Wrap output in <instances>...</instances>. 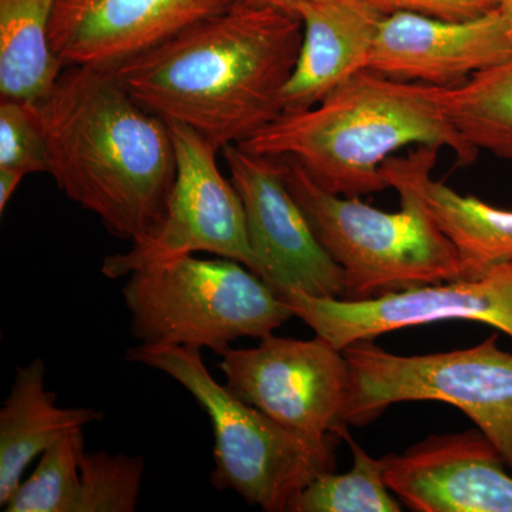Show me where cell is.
<instances>
[{
  "instance_id": "6da1fadb",
  "label": "cell",
  "mask_w": 512,
  "mask_h": 512,
  "mask_svg": "<svg viewBox=\"0 0 512 512\" xmlns=\"http://www.w3.org/2000/svg\"><path fill=\"white\" fill-rule=\"evenodd\" d=\"M302 37L298 16L237 2L113 72L141 106L222 150L284 113Z\"/></svg>"
},
{
  "instance_id": "7a4b0ae2",
  "label": "cell",
  "mask_w": 512,
  "mask_h": 512,
  "mask_svg": "<svg viewBox=\"0 0 512 512\" xmlns=\"http://www.w3.org/2000/svg\"><path fill=\"white\" fill-rule=\"evenodd\" d=\"M47 173L70 201L131 242L164 220L175 181L170 127L121 86L110 69L64 67L36 104Z\"/></svg>"
},
{
  "instance_id": "3957f363",
  "label": "cell",
  "mask_w": 512,
  "mask_h": 512,
  "mask_svg": "<svg viewBox=\"0 0 512 512\" xmlns=\"http://www.w3.org/2000/svg\"><path fill=\"white\" fill-rule=\"evenodd\" d=\"M446 147L458 163L478 153L448 116L443 87L357 73L311 109L286 111L239 147L291 157L332 194L359 198L389 188L383 165L407 146Z\"/></svg>"
},
{
  "instance_id": "277c9868",
  "label": "cell",
  "mask_w": 512,
  "mask_h": 512,
  "mask_svg": "<svg viewBox=\"0 0 512 512\" xmlns=\"http://www.w3.org/2000/svg\"><path fill=\"white\" fill-rule=\"evenodd\" d=\"M423 147L392 157L382 173L402 207L386 212L320 187L298 161L281 157L286 184L316 238L345 272V301H366L468 278L456 245L431 217L417 187Z\"/></svg>"
},
{
  "instance_id": "5b68a950",
  "label": "cell",
  "mask_w": 512,
  "mask_h": 512,
  "mask_svg": "<svg viewBox=\"0 0 512 512\" xmlns=\"http://www.w3.org/2000/svg\"><path fill=\"white\" fill-rule=\"evenodd\" d=\"M140 363L180 383L210 417L215 467L210 481L266 512L289 511L292 501L320 474L335 471L336 437L309 439L239 400L208 372L200 350L140 345L128 349Z\"/></svg>"
},
{
  "instance_id": "8992f818",
  "label": "cell",
  "mask_w": 512,
  "mask_h": 512,
  "mask_svg": "<svg viewBox=\"0 0 512 512\" xmlns=\"http://www.w3.org/2000/svg\"><path fill=\"white\" fill-rule=\"evenodd\" d=\"M141 345L211 349L261 339L292 318L284 299L247 266L228 258L170 259L128 275L121 289Z\"/></svg>"
},
{
  "instance_id": "52a82bcc",
  "label": "cell",
  "mask_w": 512,
  "mask_h": 512,
  "mask_svg": "<svg viewBox=\"0 0 512 512\" xmlns=\"http://www.w3.org/2000/svg\"><path fill=\"white\" fill-rule=\"evenodd\" d=\"M493 333L473 348L400 356L359 340L343 349L350 380L346 426L362 427L392 404L436 400L456 406L497 447L512 473V355Z\"/></svg>"
},
{
  "instance_id": "ba28073f",
  "label": "cell",
  "mask_w": 512,
  "mask_h": 512,
  "mask_svg": "<svg viewBox=\"0 0 512 512\" xmlns=\"http://www.w3.org/2000/svg\"><path fill=\"white\" fill-rule=\"evenodd\" d=\"M165 123L173 137L177 170L164 220L153 234L134 241L130 251L107 256L101 272L119 279L146 266L207 252L256 274L244 204L231 178L218 167L220 148L184 124Z\"/></svg>"
},
{
  "instance_id": "9c48e42d",
  "label": "cell",
  "mask_w": 512,
  "mask_h": 512,
  "mask_svg": "<svg viewBox=\"0 0 512 512\" xmlns=\"http://www.w3.org/2000/svg\"><path fill=\"white\" fill-rule=\"evenodd\" d=\"M259 340L256 348L222 353L218 366L229 392L309 439L339 437L348 429L343 412L350 372L343 350L318 335L298 340L269 333Z\"/></svg>"
},
{
  "instance_id": "30bf717a",
  "label": "cell",
  "mask_w": 512,
  "mask_h": 512,
  "mask_svg": "<svg viewBox=\"0 0 512 512\" xmlns=\"http://www.w3.org/2000/svg\"><path fill=\"white\" fill-rule=\"evenodd\" d=\"M281 298L293 316L339 350L393 330L453 319L494 326L512 338V262L478 278L414 286L366 301L318 298L302 291Z\"/></svg>"
},
{
  "instance_id": "8fae6325",
  "label": "cell",
  "mask_w": 512,
  "mask_h": 512,
  "mask_svg": "<svg viewBox=\"0 0 512 512\" xmlns=\"http://www.w3.org/2000/svg\"><path fill=\"white\" fill-rule=\"evenodd\" d=\"M222 156L244 204L256 275L279 296L302 291L342 299L345 272L325 248L286 184L281 157L258 156L239 146Z\"/></svg>"
},
{
  "instance_id": "7c38bea8",
  "label": "cell",
  "mask_w": 512,
  "mask_h": 512,
  "mask_svg": "<svg viewBox=\"0 0 512 512\" xmlns=\"http://www.w3.org/2000/svg\"><path fill=\"white\" fill-rule=\"evenodd\" d=\"M238 0H55L50 43L64 67L116 69Z\"/></svg>"
},
{
  "instance_id": "4fadbf2b",
  "label": "cell",
  "mask_w": 512,
  "mask_h": 512,
  "mask_svg": "<svg viewBox=\"0 0 512 512\" xmlns=\"http://www.w3.org/2000/svg\"><path fill=\"white\" fill-rule=\"evenodd\" d=\"M390 491L416 512H512V473L481 430L430 436L383 457Z\"/></svg>"
},
{
  "instance_id": "5bb4252c",
  "label": "cell",
  "mask_w": 512,
  "mask_h": 512,
  "mask_svg": "<svg viewBox=\"0 0 512 512\" xmlns=\"http://www.w3.org/2000/svg\"><path fill=\"white\" fill-rule=\"evenodd\" d=\"M511 57L512 43L497 9L467 20L397 12L380 22L367 70L448 89Z\"/></svg>"
},
{
  "instance_id": "9a60e30c",
  "label": "cell",
  "mask_w": 512,
  "mask_h": 512,
  "mask_svg": "<svg viewBox=\"0 0 512 512\" xmlns=\"http://www.w3.org/2000/svg\"><path fill=\"white\" fill-rule=\"evenodd\" d=\"M384 16L365 0H319L299 12L298 60L284 92V113L311 109L367 70Z\"/></svg>"
},
{
  "instance_id": "2e32d148",
  "label": "cell",
  "mask_w": 512,
  "mask_h": 512,
  "mask_svg": "<svg viewBox=\"0 0 512 512\" xmlns=\"http://www.w3.org/2000/svg\"><path fill=\"white\" fill-rule=\"evenodd\" d=\"M45 360L16 369L9 396L0 409V507L22 484L26 468L63 437L101 419L89 407H59L45 386Z\"/></svg>"
},
{
  "instance_id": "e0dca14e",
  "label": "cell",
  "mask_w": 512,
  "mask_h": 512,
  "mask_svg": "<svg viewBox=\"0 0 512 512\" xmlns=\"http://www.w3.org/2000/svg\"><path fill=\"white\" fill-rule=\"evenodd\" d=\"M437 156L439 148L423 147L417 187L427 211L460 252L468 278H478L494 266L512 262V211L458 194L433 180L431 171Z\"/></svg>"
},
{
  "instance_id": "ac0fdd59",
  "label": "cell",
  "mask_w": 512,
  "mask_h": 512,
  "mask_svg": "<svg viewBox=\"0 0 512 512\" xmlns=\"http://www.w3.org/2000/svg\"><path fill=\"white\" fill-rule=\"evenodd\" d=\"M55 0H0V99L36 106L64 70L50 43Z\"/></svg>"
},
{
  "instance_id": "d6986e66",
  "label": "cell",
  "mask_w": 512,
  "mask_h": 512,
  "mask_svg": "<svg viewBox=\"0 0 512 512\" xmlns=\"http://www.w3.org/2000/svg\"><path fill=\"white\" fill-rule=\"evenodd\" d=\"M448 116L477 148L512 161V57L474 74L457 87H443Z\"/></svg>"
},
{
  "instance_id": "ffe728a7",
  "label": "cell",
  "mask_w": 512,
  "mask_h": 512,
  "mask_svg": "<svg viewBox=\"0 0 512 512\" xmlns=\"http://www.w3.org/2000/svg\"><path fill=\"white\" fill-rule=\"evenodd\" d=\"M353 453L352 470L320 474L296 495L288 512H400L402 503L389 493L383 460L370 457L350 437L348 429L339 433Z\"/></svg>"
},
{
  "instance_id": "44dd1931",
  "label": "cell",
  "mask_w": 512,
  "mask_h": 512,
  "mask_svg": "<svg viewBox=\"0 0 512 512\" xmlns=\"http://www.w3.org/2000/svg\"><path fill=\"white\" fill-rule=\"evenodd\" d=\"M84 450L83 430L74 431L47 448L32 476L19 485L3 510L73 512Z\"/></svg>"
},
{
  "instance_id": "7402d4cb",
  "label": "cell",
  "mask_w": 512,
  "mask_h": 512,
  "mask_svg": "<svg viewBox=\"0 0 512 512\" xmlns=\"http://www.w3.org/2000/svg\"><path fill=\"white\" fill-rule=\"evenodd\" d=\"M144 467L140 456L84 450L73 512L136 511Z\"/></svg>"
},
{
  "instance_id": "603a6c76",
  "label": "cell",
  "mask_w": 512,
  "mask_h": 512,
  "mask_svg": "<svg viewBox=\"0 0 512 512\" xmlns=\"http://www.w3.org/2000/svg\"><path fill=\"white\" fill-rule=\"evenodd\" d=\"M0 170L47 173L45 134L33 104L0 101Z\"/></svg>"
},
{
  "instance_id": "cb8c5ba5",
  "label": "cell",
  "mask_w": 512,
  "mask_h": 512,
  "mask_svg": "<svg viewBox=\"0 0 512 512\" xmlns=\"http://www.w3.org/2000/svg\"><path fill=\"white\" fill-rule=\"evenodd\" d=\"M383 16L412 12L444 20H467L494 12L498 0H365Z\"/></svg>"
},
{
  "instance_id": "d4e9b609",
  "label": "cell",
  "mask_w": 512,
  "mask_h": 512,
  "mask_svg": "<svg viewBox=\"0 0 512 512\" xmlns=\"http://www.w3.org/2000/svg\"><path fill=\"white\" fill-rule=\"evenodd\" d=\"M238 2L281 10V12L289 13V15L298 16L299 18V12H301L305 6L319 2V0H238Z\"/></svg>"
},
{
  "instance_id": "484cf974",
  "label": "cell",
  "mask_w": 512,
  "mask_h": 512,
  "mask_svg": "<svg viewBox=\"0 0 512 512\" xmlns=\"http://www.w3.org/2000/svg\"><path fill=\"white\" fill-rule=\"evenodd\" d=\"M25 175L12 170H0V214L5 212L10 198L18 190Z\"/></svg>"
},
{
  "instance_id": "4316f807",
  "label": "cell",
  "mask_w": 512,
  "mask_h": 512,
  "mask_svg": "<svg viewBox=\"0 0 512 512\" xmlns=\"http://www.w3.org/2000/svg\"><path fill=\"white\" fill-rule=\"evenodd\" d=\"M497 12L503 19L505 32L512 43V0H498Z\"/></svg>"
}]
</instances>
